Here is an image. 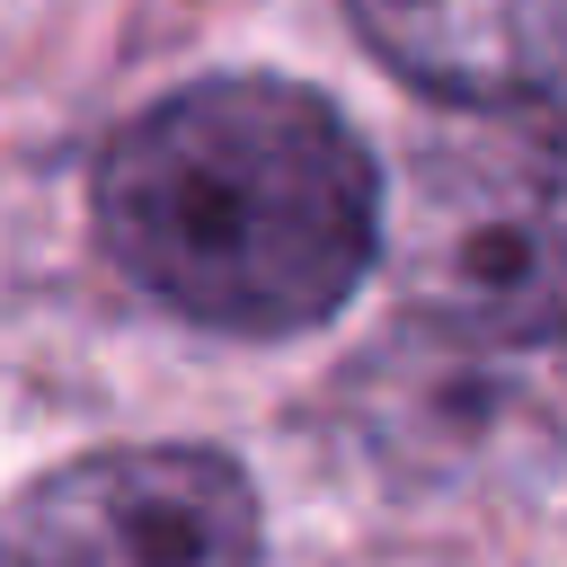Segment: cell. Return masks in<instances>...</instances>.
Returning <instances> with one entry per match:
<instances>
[{
    "instance_id": "obj_4",
    "label": "cell",
    "mask_w": 567,
    "mask_h": 567,
    "mask_svg": "<svg viewBox=\"0 0 567 567\" xmlns=\"http://www.w3.org/2000/svg\"><path fill=\"white\" fill-rule=\"evenodd\" d=\"M354 27L399 80L452 106L567 89V0H354Z\"/></svg>"
},
{
    "instance_id": "obj_2",
    "label": "cell",
    "mask_w": 567,
    "mask_h": 567,
    "mask_svg": "<svg viewBox=\"0 0 567 567\" xmlns=\"http://www.w3.org/2000/svg\"><path fill=\"white\" fill-rule=\"evenodd\" d=\"M381 248L408 301L461 337H567V115L540 97L470 106L408 159Z\"/></svg>"
},
{
    "instance_id": "obj_1",
    "label": "cell",
    "mask_w": 567,
    "mask_h": 567,
    "mask_svg": "<svg viewBox=\"0 0 567 567\" xmlns=\"http://www.w3.org/2000/svg\"><path fill=\"white\" fill-rule=\"evenodd\" d=\"M106 257L195 328L292 337L381 257V177L354 124L292 80H195L97 159Z\"/></svg>"
},
{
    "instance_id": "obj_3",
    "label": "cell",
    "mask_w": 567,
    "mask_h": 567,
    "mask_svg": "<svg viewBox=\"0 0 567 567\" xmlns=\"http://www.w3.org/2000/svg\"><path fill=\"white\" fill-rule=\"evenodd\" d=\"M257 496L221 452L133 443L27 487L0 567H248Z\"/></svg>"
}]
</instances>
